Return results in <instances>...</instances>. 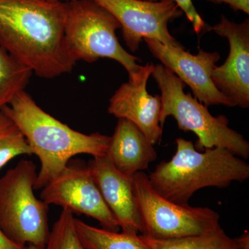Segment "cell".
<instances>
[{"label":"cell","instance_id":"1","mask_svg":"<svg viewBox=\"0 0 249 249\" xmlns=\"http://www.w3.org/2000/svg\"><path fill=\"white\" fill-rule=\"evenodd\" d=\"M67 1L0 0V46L37 76L53 78L76 65L65 44Z\"/></svg>","mask_w":249,"mask_h":249},{"label":"cell","instance_id":"2","mask_svg":"<svg viewBox=\"0 0 249 249\" xmlns=\"http://www.w3.org/2000/svg\"><path fill=\"white\" fill-rule=\"evenodd\" d=\"M1 109L17 124L33 155L40 160L35 190L42 189L58 176L74 156L86 154L98 157L107 154L110 137L71 129L39 107L25 90Z\"/></svg>","mask_w":249,"mask_h":249},{"label":"cell","instance_id":"3","mask_svg":"<svg viewBox=\"0 0 249 249\" xmlns=\"http://www.w3.org/2000/svg\"><path fill=\"white\" fill-rule=\"evenodd\" d=\"M176 152L168 161L162 160L148 175L152 188L165 199L188 204L196 191L208 187L225 188L233 181L249 178L245 160L221 147L198 151L194 143L176 139Z\"/></svg>","mask_w":249,"mask_h":249},{"label":"cell","instance_id":"4","mask_svg":"<svg viewBox=\"0 0 249 249\" xmlns=\"http://www.w3.org/2000/svg\"><path fill=\"white\" fill-rule=\"evenodd\" d=\"M151 76L161 93L162 128L167 118L173 116L178 128L196 134L197 140L194 145L198 151L221 147L244 160L249 158V142L243 135L229 127L225 116L212 115L208 107L191 93L185 92L186 85L162 64L155 65Z\"/></svg>","mask_w":249,"mask_h":249},{"label":"cell","instance_id":"5","mask_svg":"<svg viewBox=\"0 0 249 249\" xmlns=\"http://www.w3.org/2000/svg\"><path fill=\"white\" fill-rule=\"evenodd\" d=\"M67 4L65 44L72 60L91 63L112 59L125 69L129 78L135 76L141 60L121 46L116 34L121 29L117 19L93 0H71Z\"/></svg>","mask_w":249,"mask_h":249},{"label":"cell","instance_id":"6","mask_svg":"<svg viewBox=\"0 0 249 249\" xmlns=\"http://www.w3.org/2000/svg\"><path fill=\"white\" fill-rule=\"evenodd\" d=\"M37 175L32 160H21L0 178V228L19 245L45 247L49 205L34 194Z\"/></svg>","mask_w":249,"mask_h":249},{"label":"cell","instance_id":"7","mask_svg":"<svg viewBox=\"0 0 249 249\" xmlns=\"http://www.w3.org/2000/svg\"><path fill=\"white\" fill-rule=\"evenodd\" d=\"M142 231L156 239H176L206 235L221 229L220 216L208 207H193L165 199L152 188L148 175L132 176Z\"/></svg>","mask_w":249,"mask_h":249},{"label":"cell","instance_id":"8","mask_svg":"<svg viewBox=\"0 0 249 249\" xmlns=\"http://www.w3.org/2000/svg\"><path fill=\"white\" fill-rule=\"evenodd\" d=\"M117 19L123 37L132 52L138 51L144 39L183 47L170 34L168 24L183 13L173 0H93Z\"/></svg>","mask_w":249,"mask_h":249},{"label":"cell","instance_id":"9","mask_svg":"<svg viewBox=\"0 0 249 249\" xmlns=\"http://www.w3.org/2000/svg\"><path fill=\"white\" fill-rule=\"evenodd\" d=\"M47 205H56L72 213L84 214L104 229L119 231L120 227L105 202L88 165L69 164L41 192Z\"/></svg>","mask_w":249,"mask_h":249},{"label":"cell","instance_id":"10","mask_svg":"<svg viewBox=\"0 0 249 249\" xmlns=\"http://www.w3.org/2000/svg\"><path fill=\"white\" fill-rule=\"evenodd\" d=\"M143 40L152 55L188 85L199 102L206 107H235L233 103L217 89L211 79L213 70L220 58L218 52H207L200 49L194 55L185 51L183 47L165 45L154 39Z\"/></svg>","mask_w":249,"mask_h":249},{"label":"cell","instance_id":"11","mask_svg":"<svg viewBox=\"0 0 249 249\" xmlns=\"http://www.w3.org/2000/svg\"><path fill=\"white\" fill-rule=\"evenodd\" d=\"M217 35L229 41V53L223 65L213 69L211 79L214 86L234 106L249 107V19L242 23L229 20L222 16L211 27Z\"/></svg>","mask_w":249,"mask_h":249},{"label":"cell","instance_id":"12","mask_svg":"<svg viewBox=\"0 0 249 249\" xmlns=\"http://www.w3.org/2000/svg\"><path fill=\"white\" fill-rule=\"evenodd\" d=\"M154 67L153 63L141 66L135 76L123 83L109 100L108 113L133 123L155 145L161 139L163 128L160 125V96H152L147 90Z\"/></svg>","mask_w":249,"mask_h":249},{"label":"cell","instance_id":"13","mask_svg":"<svg viewBox=\"0 0 249 249\" xmlns=\"http://www.w3.org/2000/svg\"><path fill=\"white\" fill-rule=\"evenodd\" d=\"M88 166L122 232L136 235L142 233L132 177L127 176L116 169L106 156L93 157Z\"/></svg>","mask_w":249,"mask_h":249},{"label":"cell","instance_id":"14","mask_svg":"<svg viewBox=\"0 0 249 249\" xmlns=\"http://www.w3.org/2000/svg\"><path fill=\"white\" fill-rule=\"evenodd\" d=\"M106 157L121 173L132 177L147 169L157 160V153L137 126L127 119H119Z\"/></svg>","mask_w":249,"mask_h":249},{"label":"cell","instance_id":"15","mask_svg":"<svg viewBox=\"0 0 249 249\" xmlns=\"http://www.w3.org/2000/svg\"><path fill=\"white\" fill-rule=\"evenodd\" d=\"M77 233L87 249H151L140 235L99 229L75 218Z\"/></svg>","mask_w":249,"mask_h":249},{"label":"cell","instance_id":"16","mask_svg":"<svg viewBox=\"0 0 249 249\" xmlns=\"http://www.w3.org/2000/svg\"><path fill=\"white\" fill-rule=\"evenodd\" d=\"M140 235L151 249H237L243 239V233L235 238L229 237L222 228L212 233L181 238L156 239Z\"/></svg>","mask_w":249,"mask_h":249},{"label":"cell","instance_id":"17","mask_svg":"<svg viewBox=\"0 0 249 249\" xmlns=\"http://www.w3.org/2000/svg\"><path fill=\"white\" fill-rule=\"evenodd\" d=\"M33 71L0 46V110L24 91Z\"/></svg>","mask_w":249,"mask_h":249},{"label":"cell","instance_id":"18","mask_svg":"<svg viewBox=\"0 0 249 249\" xmlns=\"http://www.w3.org/2000/svg\"><path fill=\"white\" fill-rule=\"evenodd\" d=\"M20 129L2 109L0 110V170L15 157L32 155Z\"/></svg>","mask_w":249,"mask_h":249},{"label":"cell","instance_id":"19","mask_svg":"<svg viewBox=\"0 0 249 249\" xmlns=\"http://www.w3.org/2000/svg\"><path fill=\"white\" fill-rule=\"evenodd\" d=\"M45 249H87L77 233L72 213L62 209L49 233Z\"/></svg>","mask_w":249,"mask_h":249},{"label":"cell","instance_id":"20","mask_svg":"<svg viewBox=\"0 0 249 249\" xmlns=\"http://www.w3.org/2000/svg\"><path fill=\"white\" fill-rule=\"evenodd\" d=\"M179 9L186 15L187 19L193 25V29L196 34H200L205 29V22L200 15L196 11L192 0H173Z\"/></svg>","mask_w":249,"mask_h":249},{"label":"cell","instance_id":"21","mask_svg":"<svg viewBox=\"0 0 249 249\" xmlns=\"http://www.w3.org/2000/svg\"><path fill=\"white\" fill-rule=\"evenodd\" d=\"M215 4H227L235 11H243L249 14V0H207Z\"/></svg>","mask_w":249,"mask_h":249},{"label":"cell","instance_id":"22","mask_svg":"<svg viewBox=\"0 0 249 249\" xmlns=\"http://www.w3.org/2000/svg\"><path fill=\"white\" fill-rule=\"evenodd\" d=\"M27 247L11 240L0 228V249H26Z\"/></svg>","mask_w":249,"mask_h":249},{"label":"cell","instance_id":"23","mask_svg":"<svg viewBox=\"0 0 249 249\" xmlns=\"http://www.w3.org/2000/svg\"><path fill=\"white\" fill-rule=\"evenodd\" d=\"M237 249H249V232L248 231H245L243 232V239H242L240 247Z\"/></svg>","mask_w":249,"mask_h":249},{"label":"cell","instance_id":"24","mask_svg":"<svg viewBox=\"0 0 249 249\" xmlns=\"http://www.w3.org/2000/svg\"><path fill=\"white\" fill-rule=\"evenodd\" d=\"M26 249H45V247L35 245H28Z\"/></svg>","mask_w":249,"mask_h":249},{"label":"cell","instance_id":"25","mask_svg":"<svg viewBox=\"0 0 249 249\" xmlns=\"http://www.w3.org/2000/svg\"><path fill=\"white\" fill-rule=\"evenodd\" d=\"M60 1H71V0H60ZM146 1H157V0H146Z\"/></svg>","mask_w":249,"mask_h":249}]
</instances>
